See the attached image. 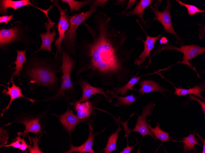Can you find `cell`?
Listing matches in <instances>:
<instances>
[{
  "label": "cell",
  "instance_id": "836d02e7",
  "mask_svg": "<svg viewBox=\"0 0 205 153\" xmlns=\"http://www.w3.org/2000/svg\"><path fill=\"white\" fill-rule=\"evenodd\" d=\"M189 99H191L193 100H195L197 101L200 105L202 110L203 112L204 113V114H205V102H203L201 101L200 99H199L196 98L195 97L191 95L190 94H189Z\"/></svg>",
  "mask_w": 205,
  "mask_h": 153
},
{
  "label": "cell",
  "instance_id": "d6a6232c",
  "mask_svg": "<svg viewBox=\"0 0 205 153\" xmlns=\"http://www.w3.org/2000/svg\"><path fill=\"white\" fill-rule=\"evenodd\" d=\"M13 13L10 15L3 16L0 17V23H5V26L8 22L13 19Z\"/></svg>",
  "mask_w": 205,
  "mask_h": 153
},
{
  "label": "cell",
  "instance_id": "9c48e42d",
  "mask_svg": "<svg viewBox=\"0 0 205 153\" xmlns=\"http://www.w3.org/2000/svg\"><path fill=\"white\" fill-rule=\"evenodd\" d=\"M155 106V104L149 101L146 105L143 107L141 115H138L136 113L137 118L135 126L132 130H129L127 127L124 129L126 133L125 137H128L129 135L132 132H139L142 135V138L145 135H148L151 137L154 140L157 141L153 134L148 127L145 120L147 116L152 115L153 109Z\"/></svg>",
  "mask_w": 205,
  "mask_h": 153
},
{
  "label": "cell",
  "instance_id": "8fae6325",
  "mask_svg": "<svg viewBox=\"0 0 205 153\" xmlns=\"http://www.w3.org/2000/svg\"><path fill=\"white\" fill-rule=\"evenodd\" d=\"M170 49L176 50L184 54L183 60L181 63L188 66L190 65L189 61L197 56L205 52V47H200L198 45L191 44L189 45H182L180 47L167 44L160 46L154 52L153 56L157 53L162 50Z\"/></svg>",
  "mask_w": 205,
  "mask_h": 153
},
{
  "label": "cell",
  "instance_id": "5bb4252c",
  "mask_svg": "<svg viewBox=\"0 0 205 153\" xmlns=\"http://www.w3.org/2000/svg\"><path fill=\"white\" fill-rule=\"evenodd\" d=\"M50 115L58 118L62 125L63 129L68 132L71 139L72 134L74 131L76 125L81 121L79 118L73 114V110L69 108V104H68L66 111L63 114Z\"/></svg>",
  "mask_w": 205,
  "mask_h": 153
},
{
  "label": "cell",
  "instance_id": "7402d4cb",
  "mask_svg": "<svg viewBox=\"0 0 205 153\" xmlns=\"http://www.w3.org/2000/svg\"><path fill=\"white\" fill-rule=\"evenodd\" d=\"M115 119V122L118 125V128L116 131L107 137L108 141L106 147L102 150L98 151V153L104 152L105 153H111L114 151H117L116 149V144L118 137L119 132L123 130L120 126V123L118 119Z\"/></svg>",
  "mask_w": 205,
  "mask_h": 153
},
{
  "label": "cell",
  "instance_id": "52a82bcc",
  "mask_svg": "<svg viewBox=\"0 0 205 153\" xmlns=\"http://www.w3.org/2000/svg\"><path fill=\"white\" fill-rule=\"evenodd\" d=\"M162 0H157L154 7L150 6L155 15L152 19L146 20L148 21L151 20H158L163 26L164 30L166 32L170 33L174 35L176 39V42L180 45L183 44L182 39L177 34L175 31L172 22V17L170 14L171 3L170 0L167 1V4L165 9L163 11H160L158 8Z\"/></svg>",
  "mask_w": 205,
  "mask_h": 153
},
{
  "label": "cell",
  "instance_id": "30bf717a",
  "mask_svg": "<svg viewBox=\"0 0 205 153\" xmlns=\"http://www.w3.org/2000/svg\"><path fill=\"white\" fill-rule=\"evenodd\" d=\"M50 1L54 4V6L57 8L60 14V18L57 25L59 36L55 41L54 45L52 46V48L54 47H56L57 50L55 58L57 60L58 54L59 55L58 57L61 56V43L65 37V33L69 27V23L68 19V16L66 13L68 9L62 7L59 3V0H51Z\"/></svg>",
  "mask_w": 205,
  "mask_h": 153
},
{
  "label": "cell",
  "instance_id": "7c38bea8",
  "mask_svg": "<svg viewBox=\"0 0 205 153\" xmlns=\"http://www.w3.org/2000/svg\"><path fill=\"white\" fill-rule=\"evenodd\" d=\"M48 19V21L44 24L46 32L45 33H40L39 35V36L42 40L41 46L38 49L32 53H36L41 50H47L49 51L55 57V54L52 50L51 45L55 41V37L58 35L54 27L56 23L53 22L49 18Z\"/></svg>",
  "mask_w": 205,
  "mask_h": 153
},
{
  "label": "cell",
  "instance_id": "ffe728a7",
  "mask_svg": "<svg viewBox=\"0 0 205 153\" xmlns=\"http://www.w3.org/2000/svg\"><path fill=\"white\" fill-rule=\"evenodd\" d=\"M137 83L140 85L139 89L135 88L134 90L139 93L138 98L145 93H148L151 92H156L163 93L164 92L168 91L162 87L156 82L150 80H141Z\"/></svg>",
  "mask_w": 205,
  "mask_h": 153
},
{
  "label": "cell",
  "instance_id": "3957f363",
  "mask_svg": "<svg viewBox=\"0 0 205 153\" xmlns=\"http://www.w3.org/2000/svg\"><path fill=\"white\" fill-rule=\"evenodd\" d=\"M62 62L60 66L62 72L61 81L60 88L56 94L42 101H64L67 103L70 100L74 101L79 93L73 85L71 77L76 68L77 59L73 58L61 49Z\"/></svg>",
  "mask_w": 205,
  "mask_h": 153
},
{
  "label": "cell",
  "instance_id": "ba28073f",
  "mask_svg": "<svg viewBox=\"0 0 205 153\" xmlns=\"http://www.w3.org/2000/svg\"><path fill=\"white\" fill-rule=\"evenodd\" d=\"M76 80L73 82L79 86L81 88L82 93L81 97L76 101L79 103H83L88 100L90 97L96 94L102 95L105 100L109 103L113 102L112 97L109 95L104 90L105 87H96L91 86L87 79L84 78L82 76L79 75Z\"/></svg>",
  "mask_w": 205,
  "mask_h": 153
},
{
  "label": "cell",
  "instance_id": "83f0119b",
  "mask_svg": "<svg viewBox=\"0 0 205 153\" xmlns=\"http://www.w3.org/2000/svg\"><path fill=\"white\" fill-rule=\"evenodd\" d=\"M183 143L184 152L195 150V147L199 143L197 139L195 138L194 134H190L189 135L182 139Z\"/></svg>",
  "mask_w": 205,
  "mask_h": 153
},
{
  "label": "cell",
  "instance_id": "d6986e66",
  "mask_svg": "<svg viewBox=\"0 0 205 153\" xmlns=\"http://www.w3.org/2000/svg\"><path fill=\"white\" fill-rule=\"evenodd\" d=\"M17 53V56L16 60L13 62L9 66L10 67L13 64H15L16 66L11 69L10 71L14 70V71H12L11 73L10 78H9L10 81L14 79V78L16 76L19 81L21 80V72L23 68L24 64L27 61V59L25 56L26 53L28 48H26L23 50H18L15 49Z\"/></svg>",
  "mask_w": 205,
  "mask_h": 153
},
{
  "label": "cell",
  "instance_id": "1f68e13d",
  "mask_svg": "<svg viewBox=\"0 0 205 153\" xmlns=\"http://www.w3.org/2000/svg\"><path fill=\"white\" fill-rule=\"evenodd\" d=\"M16 141H13L12 142H11L9 145H1L0 147H12L14 148H17L20 149L21 144L20 143V141L17 138H16L15 140Z\"/></svg>",
  "mask_w": 205,
  "mask_h": 153
},
{
  "label": "cell",
  "instance_id": "44dd1931",
  "mask_svg": "<svg viewBox=\"0 0 205 153\" xmlns=\"http://www.w3.org/2000/svg\"><path fill=\"white\" fill-rule=\"evenodd\" d=\"M106 92L113 99L114 98L117 99V100L114 104L116 107L123 106L124 109H126L131 104L137 100L134 97L133 93L126 96L123 97L117 95L113 89H107Z\"/></svg>",
  "mask_w": 205,
  "mask_h": 153
},
{
  "label": "cell",
  "instance_id": "f546056e",
  "mask_svg": "<svg viewBox=\"0 0 205 153\" xmlns=\"http://www.w3.org/2000/svg\"><path fill=\"white\" fill-rule=\"evenodd\" d=\"M30 139L33 141V147H32L28 145V148L29 152L30 153H43L40 150L38 147V143L40 138L36 137H35L31 138Z\"/></svg>",
  "mask_w": 205,
  "mask_h": 153
},
{
  "label": "cell",
  "instance_id": "277c9868",
  "mask_svg": "<svg viewBox=\"0 0 205 153\" xmlns=\"http://www.w3.org/2000/svg\"><path fill=\"white\" fill-rule=\"evenodd\" d=\"M98 11L97 8L90 9L85 12L75 13L68 16L69 27L65 33L61 43L62 49L73 58H76L78 42L76 39L77 30L79 27Z\"/></svg>",
  "mask_w": 205,
  "mask_h": 153
},
{
  "label": "cell",
  "instance_id": "4fadbf2b",
  "mask_svg": "<svg viewBox=\"0 0 205 153\" xmlns=\"http://www.w3.org/2000/svg\"><path fill=\"white\" fill-rule=\"evenodd\" d=\"M136 21L145 34L146 38V40L144 41L140 37L138 36L136 39L138 40H140L141 41L143 42L144 46L143 51L138 57L134 60V64L140 66L146 61V58L147 56L148 57L149 59L150 58V52L154 48L156 41L161 36L162 34L154 37H151L148 35L139 22L138 20L137 19Z\"/></svg>",
  "mask_w": 205,
  "mask_h": 153
},
{
  "label": "cell",
  "instance_id": "d4e9b609",
  "mask_svg": "<svg viewBox=\"0 0 205 153\" xmlns=\"http://www.w3.org/2000/svg\"><path fill=\"white\" fill-rule=\"evenodd\" d=\"M135 76L131 78L124 86L119 87H113V89L115 91L116 94L118 95L120 94L121 96H125L126 95V93L128 90H132L133 89V87L134 85L142 77V76L136 77V75Z\"/></svg>",
  "mask_w": 205,
  "mask_h": 153
},
{
  "label": "cell",
  "instance_id": "6da1fadb",
  "mask_svg": "<svg viewBox=\"0 0 205 153\" xmlns=\"http://www.w3.org/2000/svg\"><path fill=\"white\" fill-rule=\"evenodd\" d=\"M94 16V27L83 23L91 39L78 42L75 78L83 73L103 86L125 84L133 77L130 63L135 49L127 46L126 31L114 27L110 17L101 12Z\"/></svg>",
  "mask_w": 205,
  "mask_h": 153
},
{
  "label": "cell",
  "instance_id": "f1b7e54d",
  "mask_svg": "<svg viewBox=\"0 0 205 153\" xmlns=\"http://www.w3.org/2000/svg\"><path fill=\"white\" fill-rule=\"evenodd\" d=\"M176 1L180 5L185 6L187 8L188 14L189 15L193 16L197 13H203L205 12V10L200 9L194 5L186 4L179 0Z\"/></svg>",
  "mask_w": 205,
  "mask_h": 153
},
{
  "label": "cell",
  "instance_id": "e0dca14e",
  "mask_svg": "<svg viewBox=\"0 0 205 153\" xmlns=\"http://www.w3.org/2000/svg\"><path fill=\"white\" fill-rule=\"evenodd\" d=\"M30 5L34 7L43 13L45 16L48 15V12L50 9L44 10L35 6L29 0L13 1L12 0H0V13L3 16L8 15L7 9L9 8H13L14 12L17 9L22 7Z\"/></svg>",
  "mask_w": 205,
  "mask_h": 153
},
{
  "label": "cell",
  "instance_id": "603a6c76",
  "mask_svg": "<svg viewBox=\"0 0 205 153\" xmlns=\"http://www.w3.org/2000/svg\"><path fill=\"white\" fill-rule=\"evenodd\" d=\"M38 118H25L24 120L20 121V123L24 124L25 127V130L23 134L24 137L28 133H35L36 135L38 133H41V125L39 122Z\"/></svg>",
  "mask_w": 205,
  "mask_h": 153
},
{
  "label": "cell",
  "instance_id": "4dcf8cb0",
  "mask_svg": "<svg viewBox=\"0 0 205 153\" xmlns=\"http://www.w3.org/2000/svg\"><path fill=\"white\" fill-rule=\"evenodd\" d=\"M109 0H94L90 6V9L97 8L98 7L105 9L106 4Z\"/></svg>",
  "mask_w": 205,
  "mask_h": 153
},
{
  "label": "cell",
  "instance_id": "9a60e30c",
  "mask_svg": "<svg viewBox=\"0 0 205 153\" xmlns=\"http://www.w3.org/2000/svg\"><path fill=\"white\" fill-rule=\"evenodd\" d=\"M94 122L88 125L89 134L87 139L82 144L79 146H75L72 144L70 142L69 149L64 153H72L76 152L79 153H95L92 148L94 140L95 137L100 133L103 132L105 129L97 133H94L93 128Z\"/></svg>",
  "mask_w": 205,
  "mask_h": 153
},
{
  "label": "cell",
  "instance_id": "e575fe53",
  "mask_svg": "<svg viewBox=\"0 0 205 153\" xmlns=\"http://www.w3.org/2000/svg\"><path fill=\"white\" fill-rule=\"evenodd\" d=\"M127 139V146L126 148H124L123 150L119 152V153H130L132 151L134 147L137 144V142L135 144H134L133 146L130 147L129 145L128 139Z\"/></svg>",
  "mask_w": 205,
  "mask_h": 153
},
{
  "label": "cell",
  "instance_id": "484cf974",
  "mask_svg": "<svg viewBox=\"0 0 205 153\" xmlns=\"http://www.w3.org/2000/svg\"><path fill=\"white\" fill-rule=\"evenodd\" d=\"M63 3H66L69 7V13L72 14L74 11L79 13L81 8L84 5H88L90 6L94 0H85L82 1H78L74 0H61Z\"/></svg>",
  "mask_w": 205,
  "mask_h": 153
},
{
  "label": "cell",
  "instance_id": "2e32d148",
  "mask_svg": "<svg viewBox=\"0 0 205 153\" xmlns=\"http://www.w3.org/2000/svg\"><path fill=\"white\" fill-rule=\"evenodd\" d=\"M7 84L8 86L6 87L2 84L0 85L6 87L7 90L6 89H4L2 91V93L4 94V96L9 95L10 97V101L7 106L2 110L1 113V117H2L4 112L8 109L10 107L11 104L12 102L16 99L20 97H23L27 99L30 101L32 104H33L37 100L34 99L29 98L25 96L22 92V89L19 86H17L15 85L13 80L9 81Z\"/></svg>",
  "mask_w": 205,
  "mask_h": 153
},
{
  "label": "cell",
  "instance_id": "d590c367",
  "mask_svg": "<svg viewBox=\"0 0 205 153\" xmlns=\"http://www.w3.org/2000/svg\"><path fill=\"white\" fill-rule=\"evenodd\" d=\"M137 2V1L136 0H129L127 5L125 8V9L122 12H126L129 9L132 8L134 4Z\"/></svg>",
  "mask_w": 205,
  "mask_h": 153
},
{
  "label": "cell",
  "instance_id": "8d00e7d4",
  "mask_svg": "<svg viewBox=\"0 0 205 153\" xmlns=\"http://www.w3.org/2000/svg\"><path fill=\"white\" fill-rule=\"evenodd\" d=\"M19 136H18L17 137V138L19 140L20 142L21 143L20 149H21L22 151H23L25 150L26 148H28V145L25 142V141L24 139V137L23 138L21 139L19 136L20 133H19Z\"/></svg>",
  "mask_w": 205,
  "mask_h": 153
},
{
  "label": "cell",
  "instance_id": "ab89813d",
  "mask_svg": "<svg viewBox=\"0 0 205 153\" xmlns=\"http://www.w3.org/2000/svg\"><path fill=\"white\" fill-rule=\"evenodd\" d=\"M167 42V38L165 37H162L160 40V43L161 44L166 43Z\"/></svg>",
  "mask_w": 205,
  "mask_h": 153
},
{
  "label": "cell",
  "instance_id": "cb8c5ba5",
  "mask_svg": "<svg viewBox=\"0 0 205 153\" xmlns=\"http://www.w3.org/2000/svg\"><path fill=\"white\" fill-rule=\"evenodd\" d=\"M175 90L174 94L178 96L192 94L197 97H199L205 100L204 98L201 95V92L202 91H205V84L203 83L188 89L179 88L175 87Z\"/></svg>",
  "mask_w": 205,
  "mask_h": 153
},
{
  "label": "cell",
  "instance_id": "f35d334b",
  "mask_svg": "<svg viewBox=\"0 0 205 153\" xmlns=\"http://www.w3.org/2000/svg\"><path fill=\"white\" fill-rule=\"evenodd\" d=\"M195 134L196 135L198 138L201 140L203 142V151L202 152L203 153H205V140L203 138L199 135V134L198 133H195Z\"/></svg>",
  "mask_w": 205,
  "mask_h": 153
},
{
  "label": "cell",
  "instance_id": "4316f807",
  "mask_svg": "<svg viewBox=\"0 0 205 153\" xmlns=\"http://www.w3.org/2000/svg\"><path fill=\"white\" fill-rule=\"evenodd\" d=\"M147 126L150 131L155 136V138L157 140L159 139L163 143L165 141H168L169 140V134L162 130L160 127V124L157 122L155 128L152 127L151 125L147 124Z\"/></svg>",
  "mask_w": 205,
  "mask_h": 153
},
{
  "label": "cell",
  "instance_id": "5b68a950",
  "mask_svg": "<svg viewBox=\"0 0 205 153\" xmlns=\"http://www.w3.org/2000/svg\"><path fill=\"white\" fill-rule=\"evenodd\" d=\"M11 24L9 28L0 29V48L4 51L9 52V48L15 42L22 43L26 47L31 43H37L31 40L29 28L21 21H16Z\"/></svg>",
  "mask_w": 205,
  "mask_h": 153
},
{
  "label": "cell",
  "instance_id": "8992f818",
  "mask_svg": "<svg viewBox=\"0 0 205 153\" xmlns=\"http://www.w3.org/2000/svg\"><path fill=\"white\" fill-rule=\"evenodd\" d=\"M102 98L97 95L91 101L89 100L79 103L74 101H70L68 103L70 106H73V109L76 112V116L81 122L87 125L94 122V121L98 113L96 112L99 103L102 100Z\"/></svg>",
  "mask_w": 205,
  "mask_h": 153
},
{
  "label": "cell",
  "instance_id": "7a4b0ae2",
  "mask_svg": "<svg viewBox=\"0 0 205 153\" xmlns=\"http://www.w3.org/2000/svg\"><path fill=\"white\" fill-rule=\"evenodd\" d=\"M27 60L21 72V78L26 81L31 90L43 86L57 93L61 81L57 75H62V56L56 60L51 55L41 58L37 53H31Z\"/></svg>",
  "mask_w": 205,
  "mask_h": 153
},
{
  "label": "cell",
  "instance_id": "74e56055",
  "mask_svg": "<svg viewBox=\"0 0 205 153\" xmlns=\"http://www.w3.org/2000/svg\"><path fill=\"white\" fill-rule=\"evenodd\" d=\"M128 0H118L115 3H111L112 4L116 6H121L124 8L127 3Z\"/></svg>",
  "mask_w": 205,
  "mask_h": 153
},
{
  "label": "cell",
  "instance_id": "ac0fdd59",
  "mask_svg": "<svg viewBox=\"0 0 205 153\" xmlns=\"http://www.w3.org/2000/svg\"><path fill=\"white\" fill-rule=\"evenodd\" d=\"M153 1V0H141L132 10L125 12L116 13V14L117 15L125 14L127 17L136 15L140 19L145 26V29L149 28L150 26L147 23L146 20L144 19V13L145 9L148 7L150 6Z\"/></svg>",
  "mask_w": 205,
  "mask_h": 153
}]
</instances>
